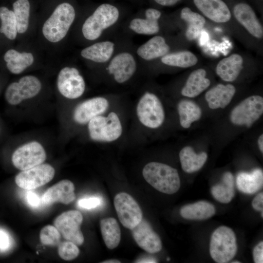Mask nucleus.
Masks as SVG:
<instances>
[{
	"label": "nucleus",
	"instance_id": "obj_7",
	"mask_svg": "<svg viewBox=\"0 0 263 263\" xmlns=\"http://www.w3.org/2000/svg\"><path fill=\"white\" fill-rule=\"evenodd\" d=\"M42 89V84L38 77L26 75L18 81L10 83L6 88L4 96L6 102L11 106H17L24 100L37 96Z\"/></svg>",
	"mask_w": 263,
	"mask_h": 263
},
{
	"label": "nucleus",
	"instance_id": "obj_22",
	"mask_svg": "<svg viewBox=\"0 0 263 263\" xmlns=\"http://www.w3.org/2000/svg\"><path fill=\"white\" fill-rule=\"evenodd\" d=\"M3 57L7 69L14 75L23 72L33 64L35 60L31 53L19 52L14 49L6 51Z\"/></svg>",
	"mask_w": 263,
	"mask_h": 263
},
{
	"label": "nucleus",
	"instance_id": "obj_20",
	"mask_svg": "<svg viewBox=\"0 0 263 263\" xmlns=\"http://www.w3.org/2000/svg\"><path fill=\"white\" fill-rule=\"evenodd\" d=\"M115 44L110 40L96 42L81 50L83 58L96 63L108 62L113 56Z\"/></svg>",
	"mask_w": 263,
	"mask_h": 263
},
{
	"label": "nucleus",
	"instance_id": "obj_1",
	"mask_svg": "<svg viewBox=\"0 0 263 263\" xmlns=\"http://www.w3.org/2000/svg\"><path fill=\"white\" fill-rule=\"evenodd\" d=\"M76 16L74 6L68 2L59 4L44 22L42 34L51 43L62 40L67 35Z\"/></svg>",
	"mask_w": 263,
	"mask_h": 263
},
{
	"label": "nucleus",
	"instance_id": "obj_47",
	"mask_svg": "<svg viewBox=\"0 0 263 263\" xmlns=\"http://www.w3.org/2000/svg\"><path fill=\"white\" fill-rule=\"evenodd\" d=\"M258 143L261 151L263 152V135L261 134L258 138Z\"/></svg>",
	"mask_w": 263,
	"mask_h": 263
},
{
	"label": "nucleus",
	"instance_id": "obj_3",
	"mask_svg": "<svg viewBox=\"0 0 263 263\" xmlns=\"http://www.w3.org/2000/svg\"><path fill=\"white\" fill-rule=\"evenodd\" d=\"M142 174L150 185L162 193L174 194L180 187L178 171L167 164L156 162L149 163L144 167Z\"/></svg>",
	"mask_w": 263,
	"mask_h": 263
},
{
	"label": "nucleus",
	"instance_id": "obj_28",
	"mask_svg": "<svg viewBox=\"0 0 263 263\" xmlns=\"http://www.w3.org/2000/svg\"><path fill=\"white\" fill-rule=\"evenodd\" d=\"M180 212L181 216L186 219L204 220L215 214V208L208 202L200 201L183 206Z\"/></svg>",
	"mask_w": 263,
	"mask_h": 263
},
{
	"label": "nucleus",
	"instance_id": "obj_14",
	"mask_svg": "<svg viewBox=\"0 0 263 263\" xmlns=\"http://www.w3.org/2000/svg\"><path fill=\"white\" fill-rule=\"evenodd\" d=\"M136 69L137 63L134 56L127 51L121 52L113 56L107 67L109 74L120 84L129 80L134 75Z\"/></svg>",
	"mask_w": 263,
	"mask_h": 263
},
{
	"label": "nucleus",
	"instance_id": "obj_4",
	"mask_svg": "<svg viewBox=\"0 0 263 263\" xmlns=\"http://www.w3.org/2000/svg\"><path fill=\"white\" fill-rule=\"evenodd\" d=\"M237 252V239L234 231L226 226H221L211 235L209 253L216 263H225L231 261Z\"/></svg>",
	"mask_w": 263,
	"mask_h": 263
},
{
	"label": "nucleus",
	"instance_id": "obj_45",
	"mask_svg": "<svg viewBox=\"0 0 263 263\" xmlns=\"http://www.w3.org/2000/svg\"><path fill=\"white\" fill-rule=\"evenodd\" d=\"M156 4L165 7L173 6L181 0H153Z\"/></svg>",
	"mask_w": 263,
	"mask_h": 263
},
{
	"label": "nucleus",
	"instance_id": "obj_42",
	"mask_svg": "<svg viewBox=\"0 0 263 263\" xmlns=\"http://www.w3.org/2000/svg\"><path fill=\"white\" fill-rule=\"evenodd\" d=\"M253 260L255 263H263V242L255 246L253 251Z\"/></svg>",
	"mask_w": 263,
	"mask_h": 263
},
{
	"label": "nucleus",
	"instance_id": "obj_11",
	"mask_svg": "<svg viewBox=\"0 0 263 263\" xmlns=\"http://www.w3.org/2000/svg\"><path fill=\"white\" fill-rule=\"evenodd\" d=\"M82 221L80 211L71 210L58 216L54 221V225L65 240L80 245L84 240L80 229Z\"/></svg>",
	"mask_w": 263,
	"mask_h": 263
},
{
	"label": "nucleus",
	"instance_id": "obj_41",
	"mask_svg": "<svg viewBox=\"0 0 263 263\" xmlns=\"http://www.w3.org/2000/svg\"><path fill=\"white\" fill-rule=\"evenodd\" d=\"M26 200L30 206L33 207H38L41 202V199L35 192L30 191L26 194Z\"/></svg>",
	"mask_w": 263,
	"mask_h": 263
},
{
	"label": "nucleus",
	"instance_id": "obj_33",
	"mask_svg": "<svg viewBox=\"0 0 263 263\" xmlns=\"http://www.w3.org/2000/svg\"><path fill=\"white\" fill-rule=\"evenodd\" d=\"M198 60L197 56L188 51L169 53L161 58V61L163 64L180 68L193 66L197 63Z\"/></svg>",
	"mask_w": 263,
	"mask_h": 263
},
{
	"label": "nucleus",
	"instance_id": "obj_17",
	"mask_svg": "<svg viewBox=\"0 0 263 263\" xmlns=\"http://www.w3.org/2000/svg\"><path fill=\"white\" fill-rule=\"evenodd\" d=\"M232 11L236 20L252 36L257 38H263V26L251 6L244 2H239L234 5Z\"/></svg>",
	"mask_w": 263,
	"mask_h": 263
},
{
	"label": "nucleus",
	"instance_id": "obj_30",
	"mask_svg": "<svg viewBox=\"0 0 263 263\" xmlns=\"http://www.w3.org/2000/svg\"><path fill=\"white\" fill-rule=\"evenodd\" d=\"M103 239L110 249L116 247L120 241L121 232L115 219L112 217L103 219L100 222Z\"/></svg>",
	"mask_w": 263,
	"mask_h": 263
},
{
	"label": "nucleus",
	"instance_id": "obj_21",
	"mask_svg": "<svg viewBox=\"0 0 263 263\" xmlns=\"http://www.w3.org/2000/svg\"><path fill=\"white\" fill-rule=\"evenodd\" d=\"M169 45L165 38L161 36H155L140 45L136 50L137 55L142 59L150 61L168 54Z\"/></svg>",
	"mask_w": 263,
	"mask_h": 263
},
{
	"label": "nucleus",
	"instance_id": "obj_8",
	"mask_svg": "<svg viewBox=\"0 0 263 263\" xmlns=\"http://www.w3.org/2000/svg\"><path fill=\"white\" fill-rule=\"evenodd\" d=\"M56 86L59 93L63 97L75 99L84 94L86 84L83 77L77 68L66 66L58 73Z\"/></svg>",
	"mask_w": 263,
	"mask_h": 263
},
{
	"label": "nucleus",
	"instance_id": "obj_43",
	"mask_svg": "<svg viewBox=\"0 0 263 263\" xmlns=\"http://www.w3.org/2000/svg\"><path fill=\"white\" fill-rule=\"evenodd\" d=\"M162 15L161 11L156 8H149L145 11V17L149 19L159 21Z\"/></svg>",
	"mask_w": 263,
	"mask_h": 263
},
{
	"label": "nucleus",
	"instance_id": "obj_35",
	"mask_svg": "<svg viewBox=\"0 0 263 263\" xmlns=\"http://www.w3.org/2000/svg\"><path fill=\"white\" fill-rule=\"evenodd\" d=\"M18 33H25L29 25L30 4L28 0H17L13 4Z\"/></svg>",
	"mask_w": 263,
	"mask_h": 263
},
{
	"label": "nucleus",
	"instance_id": "obj_12",
	"mask_svg": "<svg viewBox=\"0 0 263 263\" xmlns=\"http://www.w3.org/2000/svg\"><path fill=\"white\" fill-rule=\"evenodd\" d=\"M114 205L120 222L127 228L132 230L143 218L139 206L130 195L126 192H121L115 195Z\"/></svg>",
	"mask_w": 263,
	"mask_h": 263
},
{
	"label": "nucleus",
	"instance_id": "obj_25",
	"mask_svg": "<svg viewBox=\"0 0 263 263\" xmlns=\"http://www.w3.org/2000/svg\"><path fill=\"white\" fill-rule=\"evenodd\" d=\"M207 73L204 69H198L188 76L181 94L188 97H195L206 90L210 84V80L206 77Z\"/></svg>",
	"mask_w": 263,
	"mask_h": 263
},
{
	"label": "nucleus",
	"instance_id": "obj_36",
	"mask_svg": "<svg viewBox=\"0 0 263 263\" xmlns=\"http://www.w3.org/2000/svg\"><path fill=\"white\" fill-rule=\"evenodd\" d=\"M129 28L134 33L141 35H153L159 32L158 21L146 18H135L129 23Z\"/></svg>",
	"mask_w": 263,
	"mask_h": 263
},
{
	"label": "nucleus",
	"instance_id": "obj_50",
	"mask_svg": "<svg viewBox=\"0 0 263 263\" xmlns=\"http://www.w3.org/2000/svg\"></svg>",
	"mask_w": 263,
	"mask_h": 263
},
{
	"label": "nucleus",
	"instance_id": "obj_38",
	"mask_svg": "<svg viewBox=\"0 0 263 263\" xmlns=\"http://www.w3.org/2000/svg\"><path fill=\"white\" fill-rule=\"evenodd\" d=\"M58 253L61 259L65 261H71L78 256L79 250L76 244L67 241L58 244Z\"/></svg>",
	"mask_w": 263,
	"mask_h": 263
},
{
	"label": "nucleus",
	"instance_id": "obj_15",
	"mask_svg": "<svg viewBox=\"0 0 263 263\" xmlns=\"http://www.w3.org/2000/svg\"><path fill=\"white\" fill-rule=\"evenodd\" d=\"M132 237L139 247L150 253L159 252L162 247L161 240L145 219L132 229Z\"/></svg>",
	"mask_w": 263,
	"mask_h": 263
},
{
	"label": "nucleus",
	"instance_id": "obj_29",
	"mask_svg": "<svg viewBox=\"0 0 263 263\" xmlns=\"http://www.w3.org/2000/svg\"><path fill=\"white\" fill-rule=\"evenodd\" d=\"M207 155L205 152L196 153L190 146L183 148L179 152L182 169L187 173H192L201 169L206 163Z\"/></svg>",
	"mask_w": 263,
	"mask_h": 263
},
{
	"label": "nucleus",
	"instance_id": "obj_23",
	"mask_svg": "<svg viewBox=\"0 0 263 263\" xmlns=\"http://www.w3.org/2000/svg\"><path fill=\"white\" fill-rule=\"evenodd\" d=\"M235 92V87L232 84H219L206 93L205 98L210 109H223L231 102Z\"/></svg>",
	"mask_w": 263,
	"mask_h": 263
},
{
	"label": "nucleus",
	"instance_id": "obj_16",
	"mask_svg": "<svg viewBox=\"0 0 263 263\" xmlns=\"http://www.w3.org/2000/svg\"><path fill=\"white\" fill-rule=\"evenodd\" d=\"M109 105L108 100L103 97H95L85 100L75 109L74 120L80 125L88 123L94 117L105 112Z\"/></svg>",
	"mask_w": 263,
	"mask_h": 263
},
{
	"label": "nucleus",
	"instance_id": "obj_2",
	"mask_svg": "<svg viewBox=\"0 0 263 263\" xmlns=\"http://www.w3.org/2000/svg\"><path fill=\"white\" fill-rule=\"evenodd\" d=\"M119 17L116 6L108 3L101 4L84 21L81 28L83 37L89 41L97 39L117 22Z\"/></svg>",
	"mask_w": 263,
	"mask_h": 263
},
{
	"label": "nucleus",
	"instance_id": "obj_26",
	"mask_svg": "<svg viewBox=\"0 0 263 263\" xmlns=\"http://www.w3.org/2000/svg\"><path fill=\"white\" fill-rule=\"evenodd\" d=\"M236 185L241 192L252 194L263 187V173L262 169H256L250 172H241L236 177Z\"/></svg>",
	"mask_w": 263,
	"mask_h": 263
},
{
	"label": "nucleus",
	"instance_id": "obj_24",
	"mask_svg": "<svg viewBox=\"0 0 263 263\" xmlns=\"http://www.w3.org/2000/svg\"><path fill=\"white\" fill-rule=\"evenodd\" d=\"M243 59L233 54L221 59L216 67L217 75L224 81L232 82L236 79L243 69Z\"/></svg>",
	"mask_w": 263,
	"mask_h": 263
},
{
	"label": "nucleus",
	"instance_id": "obj_31",
	"mask_svg": "<svg viewBox=\"0 0 263 263\" xmlns=\"http://www.w3.org/2000/svg\"><path fill=\"white\" fill-rule=\"evenodd\" d=\"M234 182L232 174L230 172H225L223 175L222 182L211 188V193L213 197L220 203H229L234 197Z\"/></svg>",
	"mask_w": 263,
	"mask_h": 263
},
{
	"label": "nucleus",
	"instance_id": "obj_10",
	"mask_svg": "<svg viewBox=\"0 0 263 263\" xmlns=\"http://www.w3.org/2000/svg\"><path fill=\"white\" fill-rule=\"evenodd\" d=\"M46 158V153L41 144L32 141L19 147L12 154V161L17 169L24 170L43 163Z\"/></svg>",
	"mask_w": 263,
	"mask_h": 263
},
{
	"label": "nucleus",
	"instance_id": "obj_34",
	"mask_svg": "<svg viewBox=\"0 0 263 263\" xmlns=\"http://www.w3.org/2000/svg\"><path fill=\"white\" fill-rule=\"evenodd\" d=\"M0 33L9 40H15L18 33L13 11L5 6L0 7Z\"/></svg>",
	"mask_w": 263,
	"mask_h": 263
},
{
	"label": "nucleus",
	"instance_id": "obj_13",
	"mask_svg": "<svg viewBox=\"0 0 263 263\" xmlns=\"http://www.w3.org/2000/svg\"><path fill=\"white\" fill-rule=\"evenodd\" d=\"M55 174L53 167L48 164H41L28 169L21 170L15 178L20 188L31 190L40 187L51 181Z\"/></svg>",
	"mask_w": 263,
	"mask_h": 263
},
{
	"label": "nucleus",
	"instance_id": "obj_32",
	"mask_svg": "<svg viewBox=\"0 0 263 263\" xmlns=\"http://www.w3.org/2000/svg\"><path fill=\"white\" fill-rule=\"evenodd\" d=\"M180 123L184 128H188L191 124L198 120L202 115L200 107L189 100H182L177 105Z\"/></svg>",
	"mask_w": 263,
	"mask_h": 263
},
{
	"label": "nucleus",
	"instance_id": "obj_37",
	"mask_svg": "<svg viewBox=\"0 0 263 263\" xmlns=\"http://www.w3.org/2000/svg\"><path fill=\"white\" fill-rule=\"evenodd\" d=\"M39 237L42 244L56 246L60 244L61 234L54 225H47L40 230Z\"/></svg>",
	"mask_w": 263,
	"mask_h": 263
},
{
	"label": "nucleus",
	"instance_id": "obj_46",
	"mask_svg": "<svg viewBox=\"0 0 263 263\" xmlns=\"http://www.w3.org/2000/svg\"><path fill=\"white\" fill-rule=\"evenodd\" d=\"M136 263H157V260L154 259V258L151 257H143L141 258L140 259H139L137 260L136 262Z\"/></svg>",
	"mask_w": 263,
	"mask_h": 263
},
{
	"label": "nucleus",
	"instance_id": "obj_40",
	"mask_svg": "<svg viewBox=\"0 0 263 263\" xmlns=\"http://www.w3.org/2000/svg\"><path fill=\"white\" fill-rule=\"evenodd\" d=\"M11 244L10 235L5 230L0 228V250L2 251L8 250Z\"/></svg>",
	"mask_w": 263,
	"mask_h": 263
},
{
	"label": "nucleus",
	"instance_id": "obj_19",
	"mask_svg": "<svg viewBox=\"0 0 263 263\" xmlns=\"http://www.w3.org/2000/svg\"><path fill=\"white\" fill-rule=\"evenodd\" d=\"M75 186L69 180H62L48 188L44 193L41 202L45 205L55 203L69 204L75 198Z\"/></svg>",
	"mask_w": 263,
	"mask_h": 263
},
{
	"label": "nucleus",
	"instance_id": "obj_27",
	"mask_svg": "<svg viewBox=\"0 0 263 263\" xmlns=\"http://www.w3.org/2000/svg\"><path fill=\"white\" fill-rule=\"evenodd\" d=\"M180 17L187 24L186 38L190 41L198 38L206 23L204 16L188 7H185L181 10Z\"/></svg>",
	"mask_w": 263,
	"mask_h": 263
},
{
	"label": "nucleus",
	"instance_id": "obj_44",
	"mask_svg": "<svg viewBox=\"0 0 263 263\" xmlns=\"http://www.w3.org/2000/svg\"><path fill=\"white\" fill-rule=\"evenodd\" d=\"M252 206L254 209L260 211H263V193H259L253 199Z\"/></svg>",
	"mask_w": 263,
	"mask_h": 263
},
{
	"label": "nucleus",
	"instance_id": "obj_39",
	"mask_svg": "<svg viewBox=\"0 0 263 263\" xmlns=\"http://www.w3.org/2000/svg\"><path fill=\"white\" fill-rule=\"evenodd\" d=\"M102 204V199L98 196L83 198L77 201L78 206L82 208L91 209L99 207Z\"/></svg>",
	"mask_w": 263,
	"mask_h": 263
},
{
	"label": "nucleus",
	"instance_id": "obj_18",
	"mask_svg": "<svg viewBox=\"0 0 263 263\" xmlns=\"http://www.w3.org/2000/svg\"><path fill=\"white\" fill-rule=\"evenodd\" d=\"M196 8L206 17L217 23H225L231 17L230 10L223 0H192Z\"/></svg>",
	"mask_w": 263,
	"mask_h": 263
},
{
	"label": "nucleus",
	"instance_id": "obj_9",
	"mask_svg": "<svg viewBox=\"0 0 263 263\" xmlns=\"http://www.w3.org/2000/svg\"><path fill=\"white\" fill-rule=\"evenodd\" d=\"M263 98L255 95L248 97L232 110L230 119L234 125L250 127L262 115Z\"/></svg>",
	"mask_w": 263,
	"mask_h": 263
},
{
	"label": "nucleus",
	"instance_id": "obj_48",
	"mask_svg": "<svg viewBox=\"0 0 263 263\" xmlns=\"http://www.w3.org/2000/svg\"><path fill=\"white\" fill-rule=\"evenodd\" d=\"M101 263H120L121 262L116 259H110V260L104 261Z\"/></svg>",
	"mask_w": 263,
	"mask_h": 263
},
{
	"label": "nucleus",
	"instance_id": "obj_6",
	"mask_svg": "<svg viewBox=\"0 0 263 263\" xmlns=\"http://www.w3.org/2000/svg\"><path fill=\"white\" fill-rule=\"evenodd\" d=\"M137 116L142 124L150 129L160 127L165 119L162 104L155 94L146 92L141 97L136 107Z\"/></svg>",
	"mask_w": 263,
	"mask_h": 263
},
{
	"label": "nucleus",
	"instance_id": "obj_5",
	"mask_svg": "<svg viewBox=\"0 0 263 263\" xmlns=\"http://www.w3.org/2000/svg\"><path fill=\"white\" fill-rule=\"evenodd\" d=\"M88 123L89 136L95 141L113 142L119 138L122 133L121 122L114 112H111L107 116H95Z\"/></svg>",
	"mask_w": 263,
	"mask_h": 263
},
{
	"label": "nucleus",
	"instance_id": "obj_49",
	"mask_svg": "<svg viewBox=\"0 0 263 263\" xmlns=\"http://www.w3.org/2000/svg\"><path fill=\"white\" fill-rule=\"evenodd\" d=\"M232 263H241V262H239V261H235L232 262Z\"/></svg>",
	"mask_w": 263,
	"mask_h": 263
}]
</instances>
